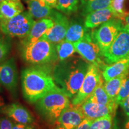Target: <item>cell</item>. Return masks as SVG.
Instances as JSON below:
<instances>
[{"label":"cell","mask_w":129,"mask_h":129,"mask_svg":"<svg viewBox=\"0 0 129 129\" xmlns=\"http://www.w3.org/2000/svg\"><path fill=\"white\" fill-rule=\"evenodd\" d=\"M84 118L81 105L71 103L53 124V129H76Z\"/></svg>","instance_id":"obj_10"},{"label":"cell","mask_w":129,"mask_h":129,"mask_svg":"<svg viewBox=\"0 0 129 129\" xmlns=\"http://www.w3.org/2000/svg\"><path fill=\"white\" fill-rule=\"evenodd\" d=\"M57 52V60L59 62L63 61L69 59L77 52L74 43L63 40L58 44H56Z\"/></svg>","instance_id":"obj_24"},{"label":"cell","mask_w":129,"mask_h":129,"mask_svg":"<svg viewBox=\"0 0 129 129\" xmlns=\"http://www.w3.org/2000/svg\"><path fill=\"white\" fill-rule=\"evenodd\" d=\"M88 29L85 27L84 23L83 24L77 20H72L69 23L64 40L74 44L83 39L89 31Z\"/></svg>","instance_id":"obj_20"},{"label":"cell","mask_w":129,"mask_h":129,"mask_svg":"<svg viewBox=\"0 0 129 129\" xmlns=\"http://www.w3.org/2000/svg\"><path fill=\"white\" fill-rule=\"evenodd\" d=\"M1 91H2V87H1V84H0V92H1Z\"/></svg>","instance_id":"obj_38"},{"label":"cell","mask_w":129,"mask_h":129,"mask_svg":"<svg viewBox=\"0 0 129 129\" xmlns=\"http://www.w3.org/2000/svg\"><path fill=\"white\" fill-rule=\"evenodd\" d=\"M35 22L29 12H23L11 19L0 21V30L7 36L25 38Z\"/></svg>","instance_id":"obj_5"},{"label":"cell","mask_w":129,"mask_h":129,"mask_svg":"<svg viewBox=\"0 0 129 129\" xmlns=\"http://www.w3.org/2000/svg\"><path fill=\"white\" fill-rule=\"evenodd\" d=\"M69 99L62 90H54L38 100L36 107L43 118L52 125L71 104Z\"/></svg>","instance_id":"obj_3"},{"label":"cell","mask_w":129,"mask_h":129,"mask_svg":"<svg viewBox=\"0 0 129 129\" xmlns=\"http://www.w3.org/2000/svg\"><path fill=\"white\" fill-rule=\"evenodd\" d=\"M129 69V57L124 58L109 65L105 66L102 69V75L105 81L126 73Z\"/></svg>","instance_id":"obj_17"},{"label":"cell","mask_w":129,"mask_h":129,"mask_svg":"<svg viewBox=\"0 0 129 129\" xmlns=\"http://www.w3.org/2000/svg\"><path fill=\"white\" fill-rule=\"evenodd\" d=\"M121 20L123 26H126L129 28V14L122 17Z\"/></svg>","instance_id":"obj_35"},{"label":"cell","mask_w":129,"mask_h":129,"mask_svg":"<svg viewBox=\"0 0 129 129\" xmlns=\"http://www.w3.org/2000/svg\"><path fill=\"white\" fill-rule=\"evenodd\" d=\"M13 123L10 120L7 118L0 119V129H12Z\"/></svg>","instance_id":"obj_30"},{"label":"cell","mask_w":129,"mask_h":129,"mask_svg":"<svg viewBox=\"0 0 129 129\" xmlns=\"http://www.w3.org/2000/svg\"><path fill=\"white\" fill-rule=\"evenodd\" d=\"M4 1V0H0V3H1V2H2V1Z\"/></svg>","instance_id":"obj_39"},{"label":"cell","mask_w":129,"mask_h":129,"mask_svg":"<svg viewBox=\"0 0 129 129\" xmlns=\"http://www.w3.org/2000/svg\"><path fill=\"white\" fill-rule=\"evenodd\" d=\"M110 7L120 20L129 14V0H112Z\"/></svg>","instance_id":"obj_26"},{"label":"cell","mask_w":129,"mask_h":129,"mask_svg":"<svg viewBox=\"0 0 129 129\" xmlns=\"http://www.w3.org/2000/svg\"><path fill=\"white\" fill-rule=\"evenodd\" d=\"M10 49V44L8 40L0 37V64L4 62Z\"/></svg>","instance_id":"obj_29"},{"label":"cell","mask_w":129,"mask_h":129,"mask_svg":"<svg viewBox=\"0 0 129 129\" xmlns=\"http://www.w3.org/2000/svg\"><path fill=\"white\" fill-rule=\"evenodd\" d=\"M2 112L17 123L31 124L34 118L29 111L19 104H12L4 106Z\"/></svg>","instance_id":"obj_14"},{"label":"cell","mask_w":129,"mask_h":129,"mask_svg":"<svg viewBox=\"0 0 129 129\" xmlns=\"http://www.w3.org/2000/svg\"><path fill=\"white\" fill-rule=\"evenodd\" d=\"M4 106H5L4 100L2 98V96H0V109H2Z\"/></svg>","instance_id":"obj_36"},{"label":"cell","mask_w":129,"mask_h":129,"mask_svg":"<svg viewBox=\"0 0 129 129\" xmlns=\"http://www.w3.org/2000/svg\"><path fill=\"white\" fill-rule=\"evenodd\" d=\"M47 4L52 8H56L58 0H43Z\"/></svg>","instance_id":"obj_34"},{"label":"cell","mask_w":129,"mask_h":129,"mask_svg":"<svg viewBox=\"0 0 129 129\" xmlns=\"http://www.w3.org/2000/svg\"><path fill=\"white\" fill-rule=\"evenodd\" d=\"M124 128V129H129V117H128V118H127V120L125 122Z\"/></svg>","instance_id":"obj_37"},{"label":"cell","mask_w":129,"mask_h":129,"mask_svg":"<svg viewBox=\"0 0 129 129\" xmlns=\"http://www.w3.org/2000/svg\"><path fill=\"white\" fill-rule=\"evenodd\" d=\"M128 98H129V95H128Z\"/></svg>","instance_id":"obj_40"},{"label":"cell","mask_w":129,"mask_h":129,"mask_svg":"<svg viewBox=\"0 0 129 129\" xmlns=\"http://www.w3.org/2000/svg\"><path fill=\"white\" fill-rule=\"evenodd\" d=\"M122 26L121 20L114 18L91 31L93 38L101 48L102 55L112 44Z\"/></svg>","instance_id":"obj_6"},{"label":"cell","mask_w":129,"mask_h":129,"mask_svg":"<svg viewBox=\"0 0 129 129\" xmlns=\"http://www.w3.org/2000/svg\"><path fill=\"white\" fill-rule=\"evenodd\" d=\"M21 78L24 98L31 104L51 91L61 90L54 81L51 71L45 67L26 68L22 71Z\"/></svg>","instance_id":"obj_1"},{"label":"cell","mask_w":129,"mask_h":129,"mask_svg":"<svg viewBox=\"0 0 129 129\" xmlns=\"http://www.w3.org/2000/svg\"><path fill=\"white\" fill-rule=\"evenodd\" d=\"M21 54L26 62L34 65H42L57 60L56 45L42 37L34 43L22 45Z\"/></svg>","instance_id":"obj_4"},{"label":"cell","mask_w":129,"mask_h":129,"mask_svg":"<svg viewBox=\"0 0 129 129\" xmlns=\"http://www.w3.org/2000/svg\"><path fill=\"white\" fill-rule=\"evenodd\" d=\"M28 12L35 19H42L50 17L54 10L43 0H27Z\"/></svg>","instance_id":"obj_19"},{"label":"cell","mask_w":129,"mask_h":129,"mask_svg":"<svg viewBox=\"0 0 129 129\" xmlns=\"http://www.w3.org/2000/svg\"><path fill=\"white\" fill-rule=\"evenodd\" d=\"M102 77L99 68L93 64H90L78 92L72 98V104L77 105L83 103L94 91Z\"/></svg>","instance_id":"obj_9"},{"label":"cell","mask_w":129,"mask_h":129,"mask_svg":"<svg viewBox=\"0 0 129 129\" xmlns=\"http://www.w3.org/2000/svg\"><path fill=\"white\" fill-rule=\"evenodd\" d=\"M104 83V79L103 77H102L94 91L86 100L97 104L117 106L118 105L117 103L112 101L106 92Z\"/></svg>","instance_id":"obj_21"},{"label":"cell","mask_w":129,"mask_h":129,"mask_svg":"<svg viewBox=\"0 0 129 129\" xmlns=\"http://www.w3.org/2000/svg\"><path fill=\"white\" fill-rule=\"evenodd\" d=\"M54 25V21L50 17L40 19L35 22L29 34L24 38L22 45L28 44L38 41Z\"/></svg>","instance_id":"obj_16"},{"label":"cell","mask_w":129,"mask_h":129,"mask_svg":"<svg viewBox=\"0 0 129 129\" xmlns=\"http://www.w3.org/2000/svg\"><path fill=\"white\" fill-rule=\"evenodd\" d=\"M23 11L21 0H4L0 3V21L12 18Z\"/></svg>","instance_id":"obj_18"},{"label":"cell","mask_w":129,"mask_h":129,"mask_svg":"<svg viewBox=\"0 0 129 129\" xmlns=\"http://www.w3.org/2000/svg\"><path fill=\"white\" fill-rule=\"evenodd\" d=\"M113 116L106 115L94 120L89 129H113Z\"/></svg>","instance_id":"obj_27"},{"label":"cell","mask_w":129,"mask_h":129,"mask_svg":"<svg viewBox=\"0 0 129 129\" xmlns=\"http://www.w3.org/2000/svg\"><path fill=\"white\" fill-rule=\"evenodd\" d=\"M49 17L54 21V25L42 38L56 45L64 40L70 21L63 13L55 10Z\"/></svg>","instance_id":"obj_11"},{"label":"cell","mask_w":129,"mask_h":129,"mask_svg":"<svg viewBox=\"0 0 129 129\" xmlns=\"http://www.w3.org/2000/svg\"><path fill=\"white\" fill-rule=\"evenodd\" d=\"M106 62L111 64L129 57V28L123 26L108 49L103 54Z\"/></svg>","instance_id":"obj_8"},{"label":"cell","mask_w":129,"mask_h":129,"mask_svg":"<svg viewBox=\"0 0 129 129\" xmlns=\"http://www.w3.org/2000/svg\"><path fill=\"white\" fill-rule=\"evenodd\" d=\"M129 72L122 74L120 76L111 79L104 83L105 89L106 92L112 101L116 102V98L119 92V90L124 80L128 75ZM118 105V104H117Z\"/></svg>","instance_id":"obj_23"},{"label":"cell","mask_w":129,"mask_h":129,"mask_svg":"<svg viewBox=\"0 0 129 129\" xmlns=\"http://www.w3.org/2000/svg\"><path fill=\"white\" fill-rule=\"evenodd\" d=\"M120 105L123 109L124 112H125V115L127 117H129V98L128 96L127 97L126 99H125L123 101H122L120 103Z\"/></svg>","instance_id":"obj_32"},{"label":"cell","mask_w":129,"mask_h":129,"mask_svg":"<svg viewBox=\"0 0 129 129\" xmlns=\"http://www.w3.org/2000/svg\"><path fill=\"white\" fill-rule=\"evenodd\" d=\"M12 129H34V127L31 124H25L14 123L13 124Z\"/></svg>","instance_id":"obj_33"},{"label":"cell","mask_w":129,"mask_h":129,"mask_svg":"<svg viewBox=\"0 0 129 129\" xmlns=\"http://www.w3.org/2000/svg\"><path fill=\"white\" fill-rule=\"evenodd\" d=\"M117 18L111 7L94 11L85 16L84 25L87 28L93 29L111 19Z\"/></svg>","instance_id":"obj_15"},{"label":"cell","mask_w":129,"mask_h":129,"mask_svg":"<svg viewBox=\"0 0 129 129\" xmlns=\"http://www.w3.org/2000/svg\"><path fill=\"white\" fill-rule=\"evenodd\" d=\"M90 64L84 59L73 58L60 61L54 67V81L70 99L78 92Z\"/></svg>","instance_id":"obj_2"},{"label":"cell","mask_w":129,"mask_h":129,"mask_svg":"<svg viewBox=\"0 0 129 129\" xmlns=\"http://www.w3.org/2000/svg\"><path fill=\"white\" fill-rule=\"evenodd\" d=\"M129 95V77L127 76L123 83H122L121 86L119 90V92L116 98V103L119 105L125 99H126Z\"/></svg>","instance_id":"obj_28"},{"label":"cell","mask_w":129,"mask_h":129,"mask_svg":"<svg viewBox=\"0 0 129 129\" xmlns=\"http://www.w3.org/2000/svg\"><path fill=\"white\" fill-rule=\"evenodd\" d=\"M81 15L85 16L90 13L111 6L112 0H80Z\"/></svg>","instance_id":"obj_22"},{"label":"cell","mask_w":129,"mask_h":129,"mask_svg":"<svg viewBox=\"0 0 129 129\" xmlns=\"http://www.w3.org/2000/svg\"><path fill=\"white\" fill-rule=\"evenodd\" d=\"M81 107L85 118L94 120L106 115L113 116L117 106L102 105L85 100L81 104Z\"/></svg>","instance_id":"obj_13"},{"label":"cell","mask_w":129,"mask_h":129,"mask_svg":"<svg viewBox=\"0 0 129 129\" xmlns=\"http://www.w3.org/2000/svg\"><path fill=\"white\" fill-rule=\"evenodd\" d=\"M80 0H58L56 9L66 15L77 12L80 6Z\"/></svg>","instance_id":"obj_25"},{"label":"cell","mask_w":129,"mask_h":129,"mask_svg":"<svg viewBox=\"0 0 129 129\" xmlns=\"http://www.w3.org/2000/svg\"><path fill=\"white\" fill-rule=\"evenodd\" d=\"M93 121V120L85 118L76 129H89Z\"/></svg>","instance_id":"obj_31"},{"label":"cell","mask_w":129,"mask_h":129,"mask_svg":"<svg viewBox=\"0 0 129 129\" xmlns=\"http://www.w3.org/2000/svg\"><path fill=\"white\" fill-rule=\"evenodd\" d=\"M76 51L90 64H93L99 69L105 67L102 57H103L101 50L95 42L90 30L82 40L74 43Z\"/></svg>","instance_id":"obj_7"},{"label":"cell","mask_w":129,"mask_h":129,"mask_svg":"<svg viewBox=\"0 0 129 129\" xmlns=\"http://www.w3.org/2000/svg\"><path fill=\"white\" fill-rule=\"evenodd\" d=\"M17 67L14 58L0 64V84L6 89L14 92L17 85Z\"/></svg>","instance_id":"obj_12"}]
</instances>
